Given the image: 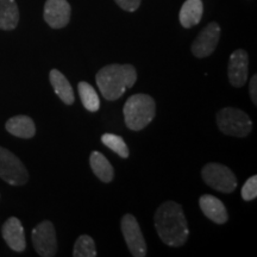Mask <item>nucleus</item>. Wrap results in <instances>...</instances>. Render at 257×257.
<instances>
[{
  "instance_id": "412c9836",
  "label": "nucleus",
  "mask_w": 257,
  "mask_h": 257,
  "mask_svg": "<svg viewBox=\"0 0 257 257\" xmlns=\"http://www.w3.org/2000/svg\"><path fill=\"white\" fill-rule=\"evenodd\" d=\"M74 257H95L96 249L95 243L91 236L88 234H81L76 239L75 245L73 249Z\"/></svg>"
},
{
  "instance_id": "6ab92c4d",
  "label": "nucleus",
  "mask_w": 257,
  "mask_h": 257,
  "mask_svg": "<svg viewBox=\"0 0 257 257\" xmlns=\"http://www.w3.org/2000/svg\"><path fill=\"white\" fill-rule=\"evenodd\" d=\"M79 94L81 98V102L83 107L89 112H96L100 108V99H99L98 93L92 85L88 82L81 81L78 85Z\"/></svg>"
},
{
  "instance_id": "4be33fe9",
  "label": "nucleus",
  "mask_w": 257,
  "mask_h": 257,
  "mask_svg": "<svg viewBox=\"0 0 257 257\" xmlns=\"http://www.w3.org/2000/svg\"><path fill=\"white\" fill-rule=\"evenodd\" d=\"M257 197V176H250L242 187V198L245 201H251Z\"/></svg>"
},
{
  "instance_id": "a211bd4d",
  "label": "nucleus",
  "mask_w": 257,
  "mask_h": 257,
  "mask_svg": "<svg viewBox=\"0 0 257 257\" xmlns=\"http://www.w3.org/2000/svg\"><path fill=\"white\" fill-rule=\"evenodd\" d=\"M89 165H91V169L93 170L96 178L100 181L111 182L113 180L114 176V170L113 167L111 166V163L108 162V160L99 152H93L89 156Z\"/></svg>"
},
{
  "instance_id": "f03ea898",
  "label": "nucleus",
  "mask_w": 257,
  "mask_h": 257,
  "mask_svg": "<svg viewBox=\"0 0 257 257\" xmlns=\"http://www.w3.org/2000/svg\"><path fill=\"white\" fill-rule=\"evenodd\" d=\"M96 85L106 100H118L137 81V70L133 64H108L96 73Z\"/></svg>"
},
{
  "instance_id": "f3484780",
  "label": "nucleus",
  "mask_w": 257,
  "mask_h": 257,
  "mask_svg": "<svg viewBox=\"0 0 257 257\" xmlns=\"http://www.w3.org/2000/svg\"><path fill=\"white\" fill-rule=\"evenodd\" d=\"M19 23V9L16 0H0V29L14 30Z\"/></svg>"
},
{
  "instance_id": "5701e85b",
  "label": "nucleus",
  "mask_w": 257,
  "mask_h": 257,
  "mask_svg": "<svg viewBox=\"0 0 257 257\" xmlns=\"http://www.w3.org/2000/svg\"><path fill=\"white\" fill-rule=\"evenodd\" d=\"M117 5L127 12H135L140 8L141 0H114Z\"/></svg>"
},
{
  "instance_id": "423d86ee",
  "label": "nucleus",
  "mask_w": 257,
  "mask_h": 257,
  "mask_svg": "<svg viewBox=\"0 0 257 257\" xmlns=\"http://www.w3.org/2000/svg\"><path fill=\"white\" fill-rule=\"evenodd\" d=\"M204 181L218 192L232 193L237 188V179L233 172L220 163H207L201 170Z\"/></svg>"
},
{
  "instance_id": "7ed1b4c3",
  "label": "nucleus",
  "mask_w": 257,
  "mask_h": 257,
  "mask_svg": "<svg viewBox=\"0 0 257 257\" xmlns=\"http://www.w3.org/2000/svg\"><path fill=\"white\" fill-rule=\"evenodd\" d=\"M123 113L125 124L130 130H143L155 118V100L150 95L137 93V94L131 95L125 102Z\"/></svg>"
},
{
  "instance_id": "20e7f679",
  "label": "nucleus",
  "mask_w": 257,
  "mask_h": 257,
  "mask_svg": "<svg viewBox=\"0 0 257 257\" xmlns=\"http://www.w3.org/2000/svg\"><path fill=\"white\" fill-rule=\"evenodd\" d=\"M217 125L227 136L246 137L252 130V121L245 112L236 107H225L217 113Z\"/></svg>"
},
{
  "instance_id": "9b49d317",
  "label": "nucleus",
  "mask_w": 257,
  "mask_h": 257,
  "mask_svg": "<svg viewBox=\"0 0 257 257\" xmlns=\"http://www.w3.org/2000/svg\"><path fill=\"white\" fill-rule=\"evenodd\" d=\"M249 73V56L243 49L234 50L230 56L227 75L230 83L233 87H242L248 80Z\"/></svg>"
},
{
  "instance_id": "f8f14e48",
  "label": "nucleus",
  "mask_w": 257,
  "mask_h": 257,
  "mask_svg": "<svg viewBox=\"0 0 257 257\" xmlns=\"http://www.w3.org/2000/svg\"><path fill=\"white\" fill-rule=\"evenodd\" d=\"M2 234L3 238L10 246V249H12L14 251L23 252L27 248L24 227L18 218H9L3 225Z\"/></svg>"
},
{
  "instance_id": "0eeeda50",
  "label": "nucleus",
  "mask_w": 257,
  "mask_h": 257,
  "mask_svg": "<svg viewBox=\"0 0 257 257\" xmlns=\"http://www.w3.org/2000/svg\"><path fill=\"white\" fill-rule=\"evenodd\" d=\"M35 250L42 257H53L57 251L56 231L50 220L37 224L31 233Z\"/></svg>"
},
{
  "instance_id": "b1692460",
  "label": "nucleus",
  "mask_w": 257,
  "mask_h": 257,
  "mask_svg": "<svg viewBox=\"0 0 257 257\" xmlns=\"http://www.w3.org/2000/svg\"><path fill=\"white\" fill-rule=\"evenodd\" d=\"M249 93H250V98H251L252 104L257 105V75H253L251 80H250Z\"/></svg>"
},
{
  "instance_id": "aec40b11",
  "label": "nucleus",
  "mask_w": 257,
  "mask_h": 257,
  "mask_svg": "<svg viewBox=\"0 0 257 257\" xmlns=\"http://www.w3.org/2000/svg\"><path fill=\"white\" fill-rule=\"evenodd\" d=\"M101 142L105 144L108 149L114 152L117 155H119L121 159H127L130 155V150H128L127 144L125 141L118 135L113 134H105L101 136Z\"/></svg>"
},
{
  "instance_id": "4468645a",
  "label": "nucleus",
  "mask_w": 257,
  "mask_h": 257,
  "mask_svg": "<svg viewBox=\"0 0 257 257\" xmlns=\"http://www.w3.org/2000/svg\"><path fill=\"white\" fill-rule=\"evenodd\" d=\"M5 128L12 136L24 138V140H29L36 135V125H35L34 120L24 114L15 115V117L10 118L6 121Z\"/></svg>"
},
{
  "instance_id": "ddd939ff",
  "label": "nucleus",
  "mask_w": 257,
  "mask_h": 257,
  "mask_svg": "<svg viewBox=\"0 0 257 257\" xmlns=\"http://www.w3.org/2000/svg\"><path fill=\"white\" fill-rule=\"evenodd\" d=\"M202 213L216 224H224L229 219L225 205L219 199L211 194H204L199 199Z\"/></svg>"
},
{
  "instance_id": "1a4fd4ad",
  "label": "nucleus",
  "mask_w": 257,
  "mask_h": 257,
  "mask_svg": "<svg viewBox=\"0 0 257 257\" xmlns=\"http://www.w3.org/2000/svg\"><path fill=\"white\" fill-rule=\"evenodd\" d=\"M220 27L217 22H212L202 29L192 44V54L199 59L210 56L214 53L220 38Z\"/></svg>"
},
{
  "instance_id": "9d476101",
  "label": "nucleus",
  "mask_w": 257,
  "mask_h": 257,
  "mask_svg": "<svg viewBox=\"0 0 257 257\" xmlns=\"http://www.w3.org/2000/svg\"><path fill=\"white\" fill-rule=\"evenodd\" d=\"M72 9L67 0H47L44 4L43 17L46 23L53 29L67 27L70 21Z\"/></svg>"
},
{
  "instance_id": "dca6fc26",
  "label": "nucleus",
  "mask_w": 257,
  "mask_h": 257,
  "mask_svg": "<svg viewBox=\"0 0 257 257\" xmlns=\"http://www.w3.org/2000/svg\"><path fill=\"white\" fill-rule=\"evenodd\" d=\"M49 80L54 91H55L61 100L66 105H73L74 101H75V96H74L73 88L70 86L68 79L60 70L51 69L49 73Z\"/></svg>"
},
{
  "instance_id": "2eb2a0df",
  "label": "nucleus",
  "mask_w": 257,
  "mask_h": 257,
  "mask_svg": "<svg viewBox=\"0 0 257 257\" xmlns=\"http://www.w3.org/2000/svg\"><path fill=\"white\" fill-rule=\"evenodd\" d=\"M204 14V4L201 0H186L180 10V23L186 29H189L200 23Z\"/></svg>"
},
{
  "instance_id": "f257e3e1",
  "label": "nucleus",
  "mask_w": 257,
  "mask_h": 257,
  "mask_svg": "<svg viewBox=\"0 0 257 257\" xmlns=\"http://www.w3.org/2000/svg\"><path fill=\"white\" fill-rule=\"evenodd\" d=\"M155 227L162 242L179 248L186 243L189 230L182 206L175 201H166L156 210Z\"/></svg>"
},
{
  "instance_id": "6e6552de",
  "label": "nucleus",
  "mask_w": 257,
  "mask_h": 257,
  "mask_svg": "<svg viewBox=\"0 0 257 257\" xmlns=\"http://www.w3.org/2000/svg\"><path fill=\"white\" fill-rule=\"evenodd\" d=\"M121 232L131 255L135 257L147 256V243L144 239L140 224L133 214L127 213L121 218Z\"/></svg>"
},
{
  "instance_id": "39448f33",
  "label": "nucleus",
  "mask_w": 257,
  "mask_h": 257,
  "mask_svg": "<svg viewBox=\"0 0 257 257\" xmlns=\"http://www.w3.org/2000/svg\"><path fill=\"white\" fill-rule=\"evenodd\" d=\"M0 178L11 186H23L29 181V173L24 163L3 147H0Z\"/></svg>"
}]
</instances>
